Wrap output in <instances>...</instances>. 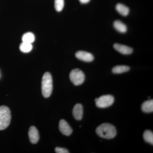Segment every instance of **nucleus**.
Here are the masks:
<instances>
[{
  "label": "nucleus",
  "instance_id": "f257e3e1",
  "mask_svg": "<svg viewBox=\"0 0 153 153\" xmlns=\"http://www.w3.org/2000/svg\"><path fill=\"white\" fill-rule=\"evenodd\" d=\"M99 136L106 139L113 138L117 135V130L115 127L109 123H105L97 127L96 130Z\"/></svg>",
  "mask_w": 153,
  "mask_h": 153
},
{
  "label": "nucleus",
  "instance_id": "f03ea898",
  "mask_svg": "<svg viewBox=\"0 0 153 153\" xmlns=\"http://www.w3.org/2000/svg\"><path fill=\"white\" fill-rule=\"evenodd\" d=\"M42 92L44 97L47 98L51 95L53 89L52 76L49 72H46L42 80Z\"/></svg>",
  "mask_w": 153,
  "mask_h": 153
},
{
  "label": "nucleus",
  "instance_id": "7ed1b4c3",
  "mask_svg": "<svg viewBox=\"0 0 153 153\" xmlns=\"http://www.w3.org/2000/svg\"><path fill=\"white\" fill-rule=\"evenodd\" d=\"M11 112L8 107L0 106V130H3L7 127L10 123Z\"/></svg>",
  "mask_w": 153,
  "mask_h": 153
},
{
  "label": "nucleus",
  "instance_id": "20e7f679",
  "mask_svg": "<svg viewBox=\"0 0 153 153\" xmlns=\"http://www.w3.org/2000/svg\"><path fill=\"white\" fill-rule=\"evenodd\" d=\"M69 78L74 85H79L82 84L85 81V76L81 70L76 68L71 71L69 74Z\"/></svg>",
  "mask_w": 153,
  "mask_h": 153
},
{
  "label": "nucleus",
  "instance_id": "39448f33",
  "mask_svg": "<svg viewBox=\"0 0 153 153\" xmlns=\"http://www.w3.org/2000/svg\"><path fill=\"white\" fill-rule=\"evenodd\" d=\"M114 99L111 95L102 96L97 98L95 102L96 106L100 108H105L112 105L114 102Z\"/></svg>",
  "mask_w": 153,
  "mask_h": 153
},
{
  "label": "nucleus",
  "instance_id": "423d86ee",
  "mask_svg": "<svg viewBox=\"0 0 153 153\" xmlns=\"http://www.w3.org/2000/svg\"><path fill=\"white\" fill-rule=\"evenodd\" d=\"M75 56L79 60L86 62H91L94 59L92 54L83 51H79L76 52Z\"/></svg>",
  "mask_w": 153,
  "mask_h": 153
},
{
  "label": "nucleus",
  "instance_id": "0eeeda50",
  "mask_svg": "<svg viewBox=\"0 0 153 153\" xmlns=\"http://www.w3.org/2000/svg\"><path fill=\"white\" fill-rule=\"evenodd\" d=\"M59 128L61 133L64 135H70L72 132V129L68 123L64 120H61L59 122Z\"/></svg>",
  "mask_w": 153,
  "mask_h": 153
},
{
  "label": "nucleus",
  "instance_id": "6e6552de",
  "mask_svg": "<svg viewBox=\"0 0 153 153\" xmlns=\"http://www.w3.org/2000/svg\"><path fill=\"white\" fill-rule=\"evenodd\" d=\"M114 48L118 52L123 55H130L133 51V49L131 47L119 44H115L114 45Z\"/></svg>",
  "mask_w": 153,
  "mask_h": 153
},
{
  "label": "nucleus",
  "instance_id": "1a4fd4ad",
  "mask_svg": "<svg viewBox=\"0 0 153 153\" xmlns=\"http://www.w3.org/2000/svg\"><path fill=\"white\" fill-rule=\"evenodd\" d=\"M29 137L30 141L33 144H36L39 139V133L35 126H31L29 131Z\"/></svg>",
  "mask_w": 153,
  "mask_h": 153
},
{
  "label": "nucleus",
  "instance_id": "9d476101",
  "mask_svg": "<svg viewBox=\"0 0 153 153\" xmlns=\"http://www.w3.org/2000/svg\"><path fill=\"white\" fill-rule=\"evenodd\" d=\"M73 114L76 120L82 119L83 116V107L82 105L79 103L75 105L73 109Z\"/></svg>",
  "mask_w": 153,
  "mask_h": 153
},
{
  "label": "nucleus",
  "instance_id": "9b49d317",
  "mask_svg": "<svg viewBox=\"0 0 153 153\" xmlns=\"http://www.w3.org/2000/svg\"><path fill=\"white\" fill-rule=\"evenodd\" d=\"M116 10L122 16H126L129 13V9L122 4H118L116 6Z\"/></svg>",
  "mask_w": 153,
  "mask_h": 153
},
{
  "label": "nucleus",
  "instance_id": "f8f14e48",
  "mask_svg": "<svg viewBox=\"0 0 153 153\" xmlns=\"http://www.w3.org/2000/svg\"><path fill=\"white\" fill-rule=\"evenodd\" d=\"M142 110L145 113H151L153 111V100H147L144 102L142 105Z\"/></svg>",
  "mask_w": 153,
  "mask_h": 153
},
{
  "label": "nucleus",
  "instance_id": "ddd939ff",
  "mask_svg": "<svg viewBox=\"0 0 153 153\" xmlns=\"http://www.w3.org/2000/svg\"><path fill=\"white\" fill-rule=\"evenodd\" d=\"M114 27L120 33H125L127 30L126 26L122 22L119 20L115 21L114 23Z\"/></svg>",
  "mask_w": 153,
  "mask_h": 153
},
{
  "label": "nucleus",
  "instance_id": "4468645a",
  "mask_svg": "<svg viewBox=\"0 0 153 153\" xmlns=\"http://www.w3.org/2000/svg\"><path fill=\"white\" fill-rule=\"evenodd\" d=\"M130 70V67L128 66L120 65L117 66L113 68L112 72L114 74H121L124 72L128 71Z\"/></svg>",
  "mask_w": 153,
  "mask_h": 153
},
{
  "label": "nucleus",
  "instance_id": "2eb2a0df",
  "mask_svg": "<svg viewBox=\"0 0 153 153\" xmlns=\"http://www.w3.org/2000/svg\"><path fill=\"white\" fill-rule=\"evenodd\" d=\"M22 40L23 42L32 44L35 41V36L33 33L29 32V33H25L22 36Z\"/></svg>",
  "mask_w": 153,
  "mask_h": 153
},
{
  "label": "nucleus",
  "instance_id": "dca6fc26",
  "mask_svg": "<svg viewBox=\"0 0 153 153\" xmlns=\"http://www.w3.org/2000/svg\"><path fill=\"white\" fill-rule=\"evenodd\" d=\"M143 138L146 142L149 143L150 144H153V132L150 130H146L143 134Z\"/></svg>",
  "mask_w": 153,
  "mask_h": 153
},
{
  "label": "nucleus",
  "instance_id": "f3484780",
  "mask_svg": "<svg viewBox=\"0 0 153 153\" xmlns=\"http://www.w3.org/2000/svg\"><path fill=\"white\" fill-rule=\"evenodd\" d=\"M33 49V45L30 43L23 42L20 46V49L22 52L28 53Z\"/></svg>",
  "mask_w": 153,
  "mask_h": 153
},
{
  "label": "nucleus",
  "instance_id": "a211bd4d",
  "mask_svg": "<svg viewBox=\"0 0 153 153\" xmlns=\"http://www.w3.org/2000/svg\"><path fill=\"white\" fill-rule=\"evenodd\" d=\"M64 6V0H55V9L57 12H60L62 11Z\"/></svg>",
  "mask_w": 153,
  "mask_h": 153
},
{
  "label": "nucleus",
  "instance_id": "6ab92c4d",
  "mask_svg": "<svg viewBox=\"0 0 153 153\" xmlns=\"http://www.w3.org/2000/svg\"><path fill=\"white\" fill-rule=\"evenodd\" d=\"M55 151L57 153H68L69 152L66 149L63 148L57 147L55 149Z\"/></svg>",
  "mask_w": 153,
  "mask_h": 153
},
{
  "label": "nucleus",
  "instance_id": "aec40b11",
  "mask_svg": "<svg viewBox=\"0 0 153 153\" xmlns=\"http://www.w3.org/2000/svg\"><path fill=\"white\" fill-rule=\"evenodd\" d=\"M90 0H79V2L82 4H85L89 2Z\"/></svg>",
  "mask_w": 153,
  "mask_h": 153
}]
</instances>
